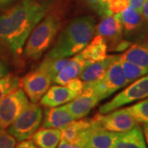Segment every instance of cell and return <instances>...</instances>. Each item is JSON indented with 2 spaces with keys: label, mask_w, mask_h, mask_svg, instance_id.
<instances>
[{
  "label": "cell",
  "mask_w": 148,
  "mask_h": 148,
  "mask_svg": "<svg viewBox=\"0 0 148 148\" xmlns=\"http://www.w3.org/2000/svg\"><path fill=\"white\" fill-rule=\"evenodd\" d=\"M77 95L65 86H52L40 101V105L45 107H56L73 101Z\"/></svg>",
  "instance_id": "14"
},
{
  "label": "cell",
  "mask_w": 148,
  "mask_h": 148,
  "mask_svg": "<svg viewBox=\"0 0 148 148\" xmlns=\"http://www.w3.org/2000/svg\"><path fill=\"white\" fill-rule=\"evenodd\" d=\"M4 130H5V128L3 127V126H2V124L0 123V132H2L3 131H4Z\"/></svg>",
  "instance_id": "38"
},
{
  "label": "cell",
  "mask_w": 148,
  "mask_h": 148,
  "mask_svg": "<svg viewBox=\"0 0 148 148\" xmlns=\"http://www.w3.org/2000/svg\"><path fill=\"white\" fill-rule=\"evenodd\" d=\"M100 101V99L94 93L85 90L74 100L67 103L65 107L75 119H80L86 116Z\"/></svg>",
  "instance_id": "12"
},
{
  "label": "cell",
  "mask_w": 148,
  "mask_h": 148,
  "mask_svg": "<svg viewBox=\"0 0 148 148\" xmlns=\"http://www.w3.org/2000/svg\"><path fill=\"white\" fill-rule=\"evenodd\" d=\"M32 140L38 148H57L61 140V130L42 127L32 136Z\"/></svg>",
  "instance_id": "18"
},
{
  "label": "cell",
  "mask_w": 148,
  "mask_h": 148,
  "mask_svg": "<svg viewBox=\"0 0 148 148\" xmlns=\"http://www.w3.org/2000/svg\"><path fill=\"white\" fill-rule=\"evenodd\" d=\"M51 83V76L47 67L43 62L36 69L29 73L21 80L24 92L32 103L35 104H36L46 93Z\"/></svg>",
  "instance_id": "7"
},
{
  "label": "cell",
  "mask_w": 148,
  "mask_h": 148,
  "mask_svg": "<svg viewBox=\"0 0 148 148\" xmlns=\"http://www.w3.org/2000/svg\"><path fill=\"white\" fill-rule=\"evenodd\" d=\"M143 132L145 142H146V144L147 145L148 148V123H143Z\"/></svg>",
  "instance_id": "35"
},
{
  "label": "cell",
  "mask_w": 148,
  "mask_h": 148,
  "mask_svg": "<svg viewBox=\"0 0 148 148\" xmlns=\"http://www.w3.org/2000/svg\"><path fill=\"white\" fill-rule=\"evenodd\" d=\"M84 148H95V147H92V146H90V145H89V144H87V145H86V146Z\"/></svg>",
  "instance_id": "39"
},
{
  "label": "cell",
  "mask_w": 148,
  "mask_h": 148,
  "mask_svg": "<svg viewBox=\"0 0 148 148\" xmlns=\"http://www.w3.org/2000/svg\"><path fill=\"white\" fill-rule=\"evenodd\" d=\"M120 64H121L123 74L128 82V83L134 82L138 78L148 74L147 68H144L137 64H132L128 61L122 59L121 58H120Z\"/></svg>",
  "instance_id": "24"
},
{
  "label": "cell",
  "mask_w": 148,
  "mask_h": 148,
  "mask_svg": "<svg viewBox=\"0 0 148 148\" xmlns=\"http://www.w3.org/2000/svg\"><path fill=\"white\" fill-rule=\"evenodd\" d=\"M75 120L65 106L48 107L45 111V119L42 123V127H51L62 129L71 122Z\"/></svg>",
  "instance_id": "13"
},
{
  "label": "cell",
  "mask_w": 148,
  "mask_h": 148,
  "mask_svg": "<svg viewBox=\"0 0 148 148\" xmlns=\"http://www.w3.org/2000/svg\"><path fill=\"white\" fill-rule=\"evenodd\" d=\"M92 121H93L92 126L82 132H81L73 141L67 142L61 139L57 148H84L88 143L91 133L94 132L97 127H100L98 126V124L94 121L93 119H92Z\"/></svg>",
  "instance_id": "23"
},
{
  "label": "cell",
  "mask_w": 148,
  "mask_h": 148,
  "mask_svg": "<svg viewBox=\"0 0 148 148\" xmlns=\"http://www.w3.org/2000/svg\"><path fill=\"white\" fill-rule=\"evenodd\" d=\"M92 123H93L92 119H80V120L75 119L68 124L66 127L61 129V139L67 142H72L81 132L91 127Z\"/></svg>",
  "instance_id": "22"
},
{
  "label": "cell",
  "mask_w": 148,
  "mask_h": 148,
  "mask_svg": "<svg viewBox=\"0 0 148 148\" xmlns=\"http://www.w3.org/2000/svg\"><path fill=\"white\" fill-rule=\"evenodd\" d=\"M144 44H146V45H148V32L146 34V36H144V38H143V42Z\"/></svg>",
  "instance_id": "37"
},
{
  "label": "cell",
  "mask_w": 148,
  "mask_h": 148,
  "mask_svg": "<svg viewBox=\"0 0 148 148\" xmlns=\"http://www.w3.org/2000/svg\"><path fill=\"white\" fill-rule=\"evenodd\" d=\"M96 36H100L106 43H110L115 50L128 47L129 43L122 40L123 26L119 14H109L102 17V21L95 27Z\"/></svg>",
  "instance_id": "10"
},
{
  "label": "cell",
  "mask_w": 148,
  "mask_h": 148,
  "mask_svg": "<svg viewBox=\"0 0 148 148\" xmlns=\"http://www.w3.org/2000/svg\"><path fill=\"white\" fill-rule=\"evenodd\" d=\"M16 139L6 130L0 132V148H15Z\"/></svg>",
  "instance_id": "28"
},
{
  "label": "cell",
  "mask_w": 148,
  "mask_h": 148,
  "mask_svg": "<svg viewBox=\"0 0 148 148\" xmlns=\"http://www.w3.org/2000/svg\"><path fill=\"white\" fill-rule=\"evenodd\" d=\"M119 14L124 35L133 40H143L148 32V23L141 12L129 6Z\"/></svg>",
  "instance_id": "11"
},
{
  "label": "cell",
  "mask_w": 148,
  "mask_h": 148,
  "mask_svg": "<svg viewBox=\"0 0 148 148\" xmlns=\"http://www.w3.org/2000/svg\"><path fill=\"white\" fill-rule=\"evenodd\" d=\"M84 1L87 3V5L89 6L90 8L95 10L102 17L106 16V15L110 14V13H108L106 9L104 8L101 0H84Z\"/></svg>",
  "instance_id": "30"
},
{
  "label": "cell",
  "mask_w": 148,
  "mask_h": 148,
  "mask_svg": "<svg viewBox=\"0 0 148 148\" xmlns=\"http://www.w3.org/2000/svg\"><path fill=\"white\" fill-rule=\"evenodd\" d=\"M130 6V0H110L109 8L111 13L118 14Z\"/></svg>",
  "instance_id": "27"
},
{
  "label": "cell",
  "mask_w": 148,
  "mask_h": 148,
  "mask_svg": "<svg viewBox=\"0 0 148 148\" xmlns=\"http://www.w3.org/2000/svg\"><path fill=\"white\" fill-rule=\"evenodd\" d=\"M42 118L41 108L35 103H30L8 127L7 132L18 142L29 139L41 124Z\"/></svg>",
  "instance_id": "5"
},
{
  "label": "cell",
  "mask_w": 148,
  "mask_h": 148,
  "mask_svg": "<svg viewBox=\"0 0 148 148\" xmlns=\"http://www.w3.org/2000/svg\"><path fill=\"white\" fill-rule=\"evenodd\" d=\"M146 98H148V74L134 81L110 101L101 106L99 113L107 114L125 105Z\"/></svg>",
  "instance_id": "6"
},
{
  "label": "cell",
  "mask_w": 148,
  "mask_h": 148,
  "mask_svg": "<svg viewBox=\"0 0 148 148\" xmlns=\"http://www.w3.org/2000/svg\"><path fill=\"white\" fill-rule=\"evenodd\" d=\"M60 23L56 16H47L34 28L23 48L27 58L36 60L43 55L57 36Z\"/></svg>",
  "instance_id": "3"
},
{
  "label": "cell",
  "mask_w": 148,
  "mask_h": 148,
  "mask_svg": "<svg viewBox=\"0 0 148 148\" xmlns=\"http://www.w3.org/2000/svg\"><path fill=\"white\" fill-rule=\"evenodd\" d=\"M113 148H147L142 127L139 125L125 132H120Z\"/></svg>",
  "instance_id": "17"
},
{
  "label": "cell",
  "mask_w": 148,
  "mask_h": 148,
  "mask_svg": "<svg viewBox=\"0 0 148 148\" xmlns=\"http://www.w3.org/2000/svg\"><path fill=\"white\" fill-rule=\"evenodd\" d=\"M30 104L23 89L17 88L0 102V123L8 128Z\"/></svg>",
  "instance_id": "8"
},
{
  "label": "cell",
  "mask_w": 148,
  "mask_h": 148,
  "mask_svg": "<svg viewBox=\"0 0 148 148\" xmlns=\"http://www.w3.org/2000/svg\"><path fill=\"white\" fill-rule=\"evenodd\" d=\"M126 110L138 123H148V98L127 107Z\"/></svg>",
  "instance_id": "26"
},
{
  "label": "cell",
  "mask_w": 148,
  "mask_h": 148,
  "mask_svg": "<svg viewBox=\"0 0 148 148\" xmlns=\"http://www.w3.org/2000/svg\"><path fill=\"white\" fill-rule=\"evenodd\" d=\"M90 63L91 62L86 60L82 57V53H77L74 57L71 58L70 63L66 65L61 71L58 72V73L52 80V82L55 84L65 86L69 80L79 77L80 73H82L83 69Z\"/></svg>",
  "instance_id": "15"
},
{
  "label": "cell",
  "mask_w": 148,
  "mask_h": 148,
  "mask_svg": "<svg viewBox=\"0 0 148 148\" xmlns=\"http://www.w3.org/2000/svg\"><path fill=\"white\" fill-rule=\"evenodd\" d=\"M8 73V69L7 68L5 64L0 59V78Z\"/></svg>",
  "instance_id": "34"
},
{
  "label": "cell",
  "mask_w": 148,
  "mask_h": 148,
  "mask_svg": "<svg viewBox=\"0 0 148 148\" xmlns=\"http://www.w3.org/2000/svg\"><path fill=\"white\" fill-rule=\"evenodd\" d=\"M49 8L46 0H21L0 14V43L13 54H20L34 28Z\"/></svg>",
  "instance_id": "1"
},
{
  "label": "cell",
  "mask_w": 148,
  "mask_h": 148,
  "mask_svg": "<svg viewBox=\"0 0 148 148\" xmlns=\"http://www.w3.org/2000/svg\"><path fill=\"white\" fill-rule=\"evenodd\" d=\"M146 0H130V6L141 12V8Z\"/></svg>",
  "instance_id": "32"
},
{
  "label": "cell",
  "mask_w": 148,
  "mask_h": 148,
  "mask_svg": "<svg viewBox=\"0 0 148 148\" xmlns=\"http://www.w3.org/2000/svg\"><path fill=\"white\" fill-rule=\"evenodd\" d=\"M119 134L97 127L91 133L87 144L95 148H113Z\"/></svg>",
  "instance_id": "21"
},
{
  "label": "cell",
  "mask_w": 148,
  "mask_h": 148,
  "mask_svg": "<svg viewBox=\"0 0 148 148\" xmlns=\"http://www.w3.org/2000/svg\"><path fill=\"white\" fill-rule=\"evenodd\" d=\"M117 57L118 55H110L103 60L90 63L82 71L79 75V78L85 83L101 79Z\"/></svg>",
  "instance_id": "16"
},
{
  "label": "cell",
  "mask_w": 148,
  "mask_h": 148,
  "mask_svg": "<svg viewBox=\"0 0 148 148\" xmlns=\"http://www.w3.org/2000/svg\"><path fill=\"white\" fill-rule=\"evenodd\" d=\"M13 0H0V8L11 3Z\"/></svg>",
  "instance_id": "36"
},
{
  "label": "cell",
  "mask_w": 148,
  "mask_h": 148,
  "mask_svg": "<svg viewBox=\"0 0 148 148\" xmlns=\"http://www.w3.org/2000/svg\"><path fill=\"white\" fill-rule=\"evenodd\" d=\"M95 27L92 16H79L72 20L60 33L46 58H69L80 53L92 40Z\"/></svg>",
  "instance_id": "2"
},
{
  "label": "cell",
  "mask_w": 148,
  "mask_h": 148,
  "mask_svg": "<svg viewBox=\"0 0 148 148\" xmlns=\"http://www.w3.org/2000/svg\"><path fill=\"white\" fill-rule=\"evenodd\" d=\"M120 58L130 63L148 69V45L142 44H135L127 49Z\"/></svg>",
  "instance_id": "20"
},
{
  "label": "cell",
  "mask_w": 148,
  "mask_h": 148,
  "mask_svg": "<svg viewBox=\"0 0 148 148\" xmlns=\"http://www.w3.org/2000/svg\"><path fill=\"white\" fill-rule=\"evenodd\" d=\"M127 84L128 82L123 74L120 64V55H118L105 76L95 82L88 83L84 82L82 90H89L94 93L101 101Z\"/></svg>",
  "instance_id": "4"
},
{
  "label": "cell",
  "mask_w": 148,
  "mask_h": 148,
  "mask_svg": "<svg viewBox=\"0 0 148 148\" xmlns=\"http://www.w3.org/2000/svg\"><path fill=\"white\" fill-rule=\"evenodd\" d=\"M83 85H84V82L77 77H74L73 79L69 80V82L65 84V86L69 88V90L79 95L82 92Z\"/></svg>",
  "instance_id": "29"
},
{
  "label": "cell",
  "mask_w": 148,
  "mask_h": 148,
  "mask_svg": "<svg viewBox=\"0 0 148 148\" xmlns=\"http://www.w3.org/2000/svg\"><path fill=\"white\" fill-rule=\"evenodd\" d=\"M21 84L18 77L13 74H6L0 78V102L11 92L17 89Z\"/></svg>",
  "instance_id": "25"
},
{
  "label": "cell",
  "mask_w": 148,
  "mask_h": 148,
  "mask_svg": "<svg viewBox=\"0 0 148 148\" xmlns=\"http://www.w3.org/2000/svg\"><path fill=\"white\" fill-rule=\"evenodd\" d=\"M141 13L145 21L148 23V0H146L141 8Z\"/></svg>",
  "instance_id": "33"
},
{
  "label": "cell",
  "mask_w": 148,
  "mask_h": 148,
  "mask_svg": "<svg viewBox=\"0 0 148 148\" xmlns=\"http://www.w3.org/2000/svg\"><path fill=\"white\" fill-rule=\"evenodd\" d=\"M98 126L107 131L125 132L138 125V123L128 113L126 108L111 111V113L97 114L93 118Z\"/></svg>",
  "instance_id": "9"
},
{
  "label": "cell",
  "mask_w": 148,
  "mask_h": 148,
  "mask_svg": "<svg viewBox=\"0 0 148 148\" xmlns=\"http://www.w3.org/2000/svg\"><path fill=\"white\" fill-rule=\"evenodd\" d=\"M107 50L108 46L105 40L100 36H96L80 53L86 60L92 63L105 59L107 57Z\"/></svg>",
  "instance_id": "19"
},
{
  "label": "cell",
  "mask_w": 148,
  "mask_h": 148,
  "mask_svg": "<svg viewBox=\"0 0 148 148\" xmlns=\"http://www.w3.org/2000/svg\"><path fill=\"white\" fill-rule=\"evenodd\" d=\"M15 148H38V147L32 142V140L27 139V140L20 142L15 147Z\"/></svg>",
  "instance_id": "31"
}]
</instances>
